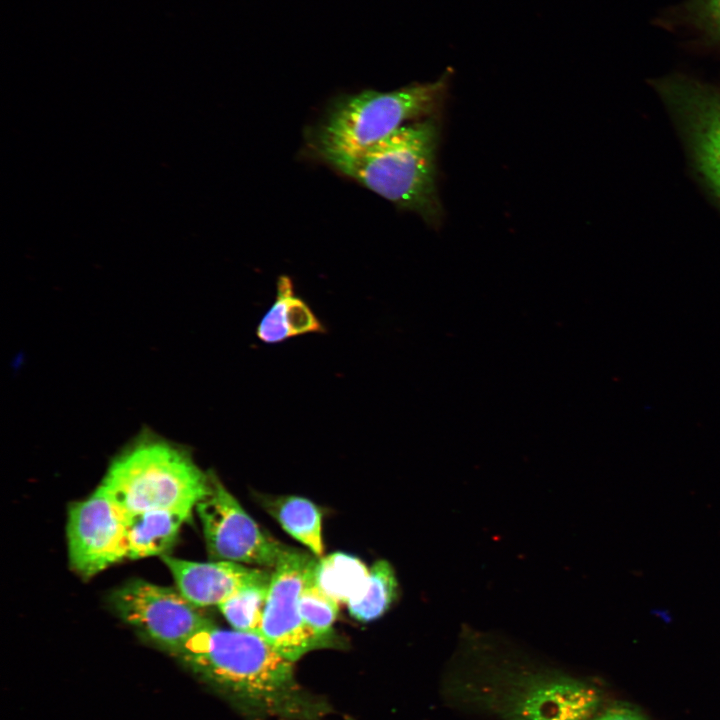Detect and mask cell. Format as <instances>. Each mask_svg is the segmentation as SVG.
<instances>
[{"label":"cell","instance_id":"cell-15","mask_svg":"<svg viewBox=\"0 0 720 720\" xmlns=\"http://www.w3.org/2000/svg\"><path fill=\"white\" fill-rule=\"evenodd\" d=\"M398 581L391 564L386 560L375 562L369 569L364 593L347 604L355 619L369 622L382 616L396 600Z\"/></svg>","mask_w":720,"mask_h":720},{"label":"cell","instance_id":"cell-10","mask_svg":"<svg viewBox=\"0 0 720 720\" xmlns=\"http://www.w3.org/2000/svg\"><path fill=\"white\" fill-rule=\"evenodd\" d=\"M681 120L699 170L720 198V92L683 78L659 84Z\"/></svg>","mask_w":720,"mask_h":720},{"label":"cell","instance_id":"cell-2","mask_svg":"<svg viewBox=\"0 0 720 720\" xmlns=\"http://www.w3.org/2000/svg\"><path fill=\"white\" fill-rule=\"evenodd\" d=\"M452 690L466 703L503 720H589L600 703L590 685L559 672L522 663L496 651L487 639H463Z\"/></svg>","mask_w":720,"mask_h":720},{"label":"cell","instance_id":"cell-9","mask_svg":"<svg viewBox=\"0 0 720 720\" xmlns=\"http://www.w3.org/2000/svg\"><path fill=\"white\" fill-rule=\"evenodd\" d=\"M67 540L70 565L83 577L127 558L124 517L100 487L70 506Z\"/></svg>","mask_w":720,"mask_h":720},{"label":"cell","instance_id":"cell-14","mask_svg":"<svg viewBox=\"0 0 720 720\" xmlns=\"http://www.w3.org/2000/svg\"><path fill=\"white\" fill-rule=\"evenodd\" d=\"M263 505L287 533L305 545L314 556H322L321 513L314 503L298 496H282L264 499Z\"/></svg>","mask_w":720,"mask_h":720},{"label":"cell","instance_id":"cell-6","mask_svg":"<svg viewBox=\"0 0 720 720\" xmlns=\"http://www.w3.org/2000/svg\"><path fill=\"white\" fill-rule=\"evenodd\" d=\"M119 617L171 655L194 634L214 625L200 607L187 600L178 589L134 580L116 590L111 598Z\"/></svg>","mask_w":720,"mask_h":720},{"label":"cell","instance_id":"cell-19","mask_svg":"<svg viewBox=\"0 0 720 720\" xmlns=\"http://www.w3.org/2000/svg\"><path fill=\"white\" fill-rule=\"evenodd\" d=\"M686 10L689 22L720 44V0H691Z\"/></svg>","mask_w":720,"mask_h":720},{"label":"cell","instance_id":"cell-4","mask_svg":"<svg viewBox=\"0 0 720 720\" xmlns=\"http://www.w3.org/2000/svg\"><path fill=\"white\" fill-rule=\"evenodd\" d=\"M451 75L448 68L434 82L339 97L313 128L311 146L321 159L353 155L384 140L405 121L436 117L445 102Z\"/></svg>","mask_w":720,"mask_h":720},{"label":"cell","instance_id":"cell-12","mask_svg":"<svg viewBox=\"0 0 720 720\" xmlns=\"http://www.w3.org/2000/svg\"><path fill=\"white\" fill-rule=\"evenodd\" d=\"M191 510L160 509L123 515L127 558L159 555L174 543Z\"/></svg>","mask_w":720,"mask_h":720},{"label":"cell","instance_id":"cell-1","mask_svg":"<svg viewBox=\"0 0 720 720\" xmlns=\"http://www.w3.org/2000/svg\"><path fill=\"white\" fill-rule=\"evenodd\" d=\"M172 656L249 717L319 720L329 712L325 701L299 684L295 663L258 633L214 624Z\"/></svg>","mask_w":720,"mask_h":720},{"label":"cell","instance_id":"cell-21","mask_svg":"<svg viewBox=\"0 0 720 720\" xmlns=\"http://www.w3.org/2000/svg\"><path fill=\"white\" fill-rule=\"evenodd\" d=\"M589 720H647V718L629 704L615 703L597 711Z\"/></svg>","mask_w":720,"mask_h":720},{"label":"cell","instance_id":"cell-3","mask_svg":"<svg viewBox=\"0 0 720 720\" xmlns=\"http://www.w3.org/2000/svg\"><path fill=\"white\" fill-rule=\"evenodd\" d=\"M440 124L436 117L404 125L372 147L353 155L322 158L401 209L415 212L431 226L441 222L436 156Z\"/></svg>","mask_w":720,"mask_h":720},{"label":"cell","instance_id":"cell-18","mask_svg":"<svg viewBox=\"0 0 720 720\" xmlns=\"http://www.w3.org/2000/svg\"><path fill=\"white\" fill-rule=\"evenodd\" d=\"M277 296L281 297L285 303V317L290 337L325 332L324 326L308 304L294 295V286L288 276L279 277Z\"/></svg>","mask_w":720,"mask_h":720},{"label":"cell","instance_id":"cell-5","mask_svg":"<svg viewBox=\"0 0 720 720\" xmlns=\"http://www.w3.org/2000/svg\"><path fill=\"white\" fill-rule=\"evenodd\" d=\"M99 487L123 515L193 511L208 493L210 478L183 450L163 440L143 439L112 462Z\"/></svg>","mask_w":720,"mask_h":720},{"label":"cell","instance_id":"cell-16","mask_svg":"<svg viewBox=\"0 0 720 720\" xmlns=\"http://www.w3.org/2000/svg\"><path fill=\"white\" fill-rule=\"evenodd\" d=\"M269 583L250 586L218 607L233 629L258 633Z\"/></svg>","mask_w":720,"mask_h":720},{"label":"cell","instance_id":"cell-11","mask_svg":"<svg viewBox=\"0 0 720 720\" xmlns=\"http://www.w3.org/2000/svg\"><path fill=\"white\" fill-rule=\"evenodd\" d=\"M178 591L198 607L219 606L250 586L269 583L271 572L231 561L198 563L162 555Z\"/></svg>","mask_w":720,"mask_h":720},{"label":"cell","instance_id":"cell-13","mask_svg":"<svg viewBox=\"0 0 720 720\" xmlns=\"http://www.w3.org/2000/svg\"><path fill=\"white\" fill-rule=\"evenodd\" d=\"M368 576L369 569L360 559L335 552L317 559L311 580L339 605H347L364 593Z\"/></svg>","mask_w":720,"mask_h":720},{"label":"cell","instance_id":"cell-7","mask_svg":"<svg viewBox=\"0 0 720 720\" xmlns=\"http://www.w3.org/2000/svg\"><path fill=\"white\" fill-rule=\"evenodd\" d=\"M209 478V491L195 508L210 556L273 569L289 547L267 535L214 473Z\"/></svg>","mask_w":720,"mask_h":720},{"label":"cell","instance_id":"cell-20","mask_svg":"<svg viewBox=\"0 0 720 720\" xmlns=\"http://www.w3.org/2000/svg\"><path fill=\"white\" fill-rule=\"evenodd\" d=\"M256 335L267 344L280 343L290 337L285 317V303L281 297H276L274 304L261 319Z\"/></svg>","mask_w":720,"mask_h":720},{"label":"cell","instance_id":"cell-8","mask_svg":"<svg viewBox=\"0 0 720 720\" xmlns=\"http://www.w3.org/2000/svg\"><path fill=\"white\" fill-rule=\"evenodd\" d=\"M316 557V556H315ZM288 548L272 569L258 634L292 662L330 645L308 628L300 613V597L317 558Z\"/></svg>","mask_w":720,"mask_h":720},{"label":"cell","instance_id":"cell-17","mask_svg":"<svg viewBox=\"0 0 720 720\" xmlns=\"http://www.w3.org/2000/svg\"><path fill=\"white\" fill-rule=\"evenodd\" d=\"M338 611L339 604L324 594L310 579L300 597V613L308 628L330 647L335 646L336 642L332 627Z\"/></svg>","mask_w":720,"mask_h":720}]
</instances>
